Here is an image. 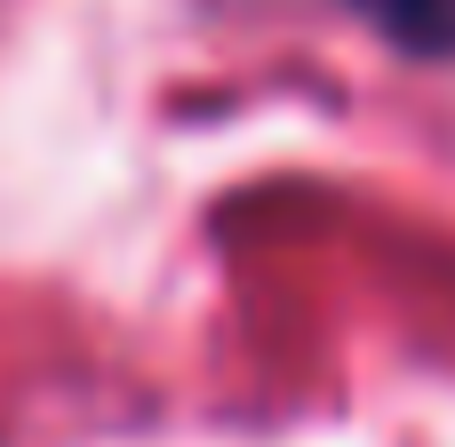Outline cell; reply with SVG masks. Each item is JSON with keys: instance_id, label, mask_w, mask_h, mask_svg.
<instances>
[{"instance_id": "cell-1", "label": "cell", "mask_w": 455, "mask_h": 447, "mask_svg": "<svg viewBox=\"0 0 455 447\" xmlns=\"http://www.w3.org/2000/svg\"><path fill=\"white\" fill-rule=\"evenodd\" d=\"M392 40L424 48V56H455V0H360Z\"/></svg>"}]
</instances>
